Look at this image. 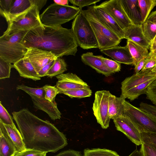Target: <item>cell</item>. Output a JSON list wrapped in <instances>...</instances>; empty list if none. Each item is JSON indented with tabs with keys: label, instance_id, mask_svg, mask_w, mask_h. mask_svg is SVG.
Instances as JSON below:
<instances>
[{
	"label": "cell",
	"instance_id": "cell-1",
	"mask_svg": "<svg viewBox=\"0 0 156 156\" xmlns=\"http://www.w3.org/2000/svg\"><path fill=\"white\" fill-rule=\"evenodd\" d=\"M26 149L55 153L68 144L64 134L53 124L38 118L27 109L12 112Z\"/></svg>",
	"mask_w": 156,
	"mask_h": 156
},
{
	"label": "cell",
	"instance_id": "cell-2",
	"mask_svg": "<svg viewBox=\"0 0 156 156\" xmlns=\"http://www.w3.org/2000/svg\"><path fill=\"white\" fill-rule=\"evenodd\" d=\"M21 43L26 48L33 47L51 52L58 58L75 56L78 45L71 29L61 26L44 25L27 31Z\"/></svg>",
	"mask_w": 156,
	"mask_h": 156
},
{
	"label": "cell",
	"instance_id": "cell-3",
	"mask_svg": "<svg viewBox=\"0 0 156 156\" xmlns=\"http://www.w3.org/2000/svg\"><path fill=\"white\" fill-rule=\"evenodd\" d=\"M81 9L75 6L62 5L54 3L43 12L40 15V19L45 26H60L74 19Z\"/></svg>",
	"mask_w": 156,
	"mask_h": 156
},
{
	"label": "cell",
	"instance_id": "cell-4",
	"mask_svg": "<svg viewBox=\"0 0 156 156\" xmlns=\"http://www.w3.org/2000/svg\"><path fill=\"white\" fill-rule=\"evenodd\" d=\"M25 31L0 37V58L11 63H15L25 55L27 48L21 43Z\"/></svg>",
	"mask_w": 156,
	"mask_h": 156
},
{
	"label": "cell",
	"instance_id": "cell-5",
	"mask_svg": "<svg viewBox=\"0 0 156 156\" xmlns=\"http://www.w3.org/2000/svg\"><path fill=\"white\" fill-rule=\"evenodd\" d=\"M82 11L93 30L100 50L117 46L120 43L121 40L97 17L90 6Z\"/></svg>",
	"mask_w": 156,
	"mask_h": 156
},
{
	"label": "cell",
	"instance_id": "cell-6",
	"mask_svg": "<svg viewBox=\"0 0 156 156\" xmlns=\"http://www.w3.org/2000/svg\"><path fill=\"white\" fill-rule=\"evenodd\" d=\"M71 30L78 46L84 49L98 48L93 30L82 9L73 20Z\"/></svg>",
	"mask_w": 156,
	"mask_h": 156
},
{
	"label": "cell",
	"instance_id": "cell-7",
	"mask_svg": "<svg viewBox=\"0 0 156 156\" xmlns=\"http://www.w3.org/2000/svg\"><path fill=\"white\" fill-rule=\"evenodd\" d=\"M124 114L135 124L141 133L156 134V120L153 117L125 100Z\"/></svg>",
	"mask_w": 156,
	"mask_h": 156
},
{
	"label": "cell",
	"instance_id": "cell-8",
	"mask_svg": "<svg viewBox=\"0 0 156 156\" xmlns=\"http://www.w3.org/2000/svg\"><path fill=\"white\" fill-rule=\"evenodd\" d=\"M40 11L34 5L22 19L8 24V27L2 36H5L21 31H29L37 27L44 25L41 21Z\"/></svg>",
	"mask_w": 156,
	"mask_h": 156
},
{
	"label": "cell",
	"instance_id": "cell-9",
	"mask_svg": "<svg viewBox=\"0 0 156 156\" xmlns=\"http://www.w3.org/2000/svg\"><path fill=\"white\" fill-rule=\"evenodd\" d=\"M110 93L109 91L99 90L95 94L92 109L98 122L104 129L109 126L110 120L108 114V100Z\"/></svg>",
	"mask_w": 156,
	"mask_h": 156
},
{
	"label": "cell",
	"instance_id": "cell-10",
	"mask_svg": "<svg viewBox=\"0 0 156 156\" xmlns=\"http://www.w3.org/2000/svg\"><path fill=\"white\" fill-rule=\"evenodd\" d=\"M113 120L118 130L123 133L136 145L139 146L142 144L141 132L128 117L123 115Z\"/></svg>",
	"mask_w": 156,
	"mask_h": 156
},
{
	"label": "cell",
	"instance_id": "cell-11",
	"mask_svg": "<svg viewBox=\"0 0 156 156\" xmlns=\"http://www.w3.org/2000/svg\"><path fill=\"white\" fill-rule=\"evenodd\" d=\"M99 5L112 16L123 30L133 24L124 11L120 0L106 1Z\"/></svg>",
	"mask_w": 156,
	"mask_h": 156
},
{
	"label": "cell",
	"instance_id": "cell-12",
	"mask_svg": "<svg viewBox=\"0 0 156 156\" xmlns=\"http://www.w3.org/2000/svg\"><path fill=\"white\" fill-rule=\"evenodd\" d=\"M23 57L30 61L38 73L44 66L57 58L51 52L33 47L27 48Z\"/></svg>",
	"mask_w": 156,
	"mask_h": 156
},
{
	"label": "cell",
	"instance_id": "cell-13",
	"mask_svg": "<svg viewBox=\"0 0 156 156\" xmlns=\"http://www.w3.org/2000/svg\"><path fill=\"white\" fill-rule=\"evenodd\" d=\"M34 5L30 0H14L9 11L1 15L9 24L24 17Z\"/></svg>",
	"mask_w": 156,
	"mask_h": 156
},
{
	"label": "cell",
	"instance_id": "cell-14",
	"mask_svg": "<svg viewBox=\"0 0 156 156\" xmlns=\"http://www.w3.org/2000/svg\"><path fill=\"white\" fill-rule=\"evenodd\" d=\"M56 76L58 79L56 87L59 90H71L89 87L85 82L75 74L62 73Z\"/></svg>",
	"mask_w": 156,
	"mask_h": 156
},
{
	"label": "cell",
	"instance_id": "cell-15",
	"mask_svg": "<svg viewBox=\"0 0 156 156\" xmlns=\"http://www.w3.org/2000/svg\"><path fill=\"white\" fill-rule=\"evenodd\" d=\"M97 17L121 39H124V32L112 16L103 8L98 5L90 6Z\"/></svg>",
	"mask_w": 156,
	"mask_h": 156
},
{
	"label": "cell",
	"instance_id": "cell-16",
	"mask_svg": "<svg viewBox=\"0 0 156 156\" xmlns=\"http://www.w3.org/2000/svg\"><path fill=\"white\" fill-rule=\"evenodd\" d=\"M34 108L41 110L47 113L50 118L54 121L60 119L61 113L58 110L55 101H50L45 98V95L37 96L30 94Z\"/></svg>",
	"mask_w": 156,
	"mask_h": 156
},
{
	"label": "cell",
	"instance_id": "cell-17",
	"mask_svg": "<svg viewBox=\"0 0 156 156\" xmlns=\"http://www.w3.org/2000/svg\"><path fill=\"white\" fill-rule=\"evenodd\" d=\"M104 54L109 56L116 62L129 65H133L134 61L127 44L125 46H116L100 50Z\"/></svg>",
	"mask_w": 156,
	"mask_h": 156
},
{
	"label": "cell",
	"instance_id": "cell-18",
	"mask_svg": "<svg viewBox=\"0 0 156 156\" xmlns=\"http://www.w3.org/2000/svg\"><path fill=\"white\" fill-rule=\"evenodd\" d=\"M156 79V73L151 70L140 71L137 74L126 78L121 83V93L151 80Z\"/></svg>",
	"mask_w": 156,
	"mask_h": 156
},
{
	"label": "cell",
	"instance_id": "cell-19",
	"mask_svg": "<svg viewBox=\"0 0 156 156\" xmlns=\"http://www.w3.org/2000/svg\"><path fill=\"white\" fill-rule=\"evenodd\" d=\"M0 132L15 147L17 152L26 149L21 134L16 126L5 125L0 121Z\"/></svg>",
	"mask_w": 156,
	"mask_h": 156
},
{
	"label": "cell",
	"instance_id": "cell-20",
	"mask_svg": "<svg viewBox=\"0 0 156 156\" xmlns=\"http://www.w3.org/2000/svg\"><path fill=\"white\" fill-rule=\"evenodd\" d=\"M123 30L124 39L132 41L147 50L150 49L151 42L144 34L142 25L133 24Z\"/></svg>",
	"mask_w": 156,
	"mask_h": 156
},
{
	"label": "cell",
	"instance_id": "cell-21",
	"mask_svg": "<svg viewBox=\"0 0 156 156\" xmlns=\"http://www.w3.org/2000/svg\"><path fill=\"white\" fill-rule=\"evenodd\" d=\"M82 61L95 69L98 73L108 77L113 73L105 65L101 55H95L91 52H87L81 56Z\"/></svg>",
	"mask_w": 156,
	"mask_h": 156
},
{
	"label": "cell",
	"instance_id": "cell-22",
	"mask_svg": "<svg viewBox=\"0 0 156 156\" xmlns=\"http://www.w3.org/2000/svg\"><path fill=\"white\" fill-rule=\"evenodd\" d=\"M13 65V68L16 69L20 76L35 81L41 80V77L32 64L24 57L14 63Z\"/></svg>",
	"mask_w": 156,
	"mask_h": 156
},
{
	"label": "cell",
	"instance_id": "cell-23",
	"mask_svg": "<svg viewBox=\"0 0 156 156\" xmlns=\"http://www.w3.org/2000/svg\"><path fill=\"white\" fill-rule=\"evenodd\" d=\"M127 16L134 24L141 25L142 20L137 0H120Z\"/></svg>",
	"mask_w": 156,
	"mask_h": 156
},
{
	"label": "cell",
	"instance_id": "cell-24",
	"mask_svg": "<svg viewBox=\"0 0 156 156\" xmlns=\"http://www.w3.org/2000/svg\"><path fill=\"white\" fill-rule=\"evenodd\" d=\"M126 98L121 95L118 97L110 93L108 100V114L114 119L124 114L123 102Z\"/></svg>",
	"mask_w": 156,
	"mask_h": 156
},
{
	"label": "cell",
	"instance_id": "cell-25",
	"mask_svg": "<svg viewBox=\"0 0 156 156\" xmlns=\"http://www.w3.org/2000/svg\"><path fill=\"white\" fill-rule=\"evenodd\" d=\"M126 44L133 58L134 66L139 61L146 58L149 53L148 50L130 40H127Z\"/></svg>",
	"mask_w": 156,
	"mask_h": 156
},
{
	"label": "cell",
	"instance_id": "cell-26",
	"mask_svg": "<svg viewBox=\"0 0 156 156\" xmlns=\"http://www.w3.org/2000/svg\"><path fill=\"white\" fill-rule=\"evenodd\" d=\"M154 80H150L131 88L121 93V95L133 101L137 98L140 95L145 94L147 88Z\"/></svg>",
	"mask_w": 156,
	"mask_h": 156
},
{
	"label": "cell",
	"instance_id": "cell-27",
	"mask_svg": "<svg viewBox=\"0 0 156 156\" xmlns=\"http://www.w3.org/2000/svg\"><path fill=\"white\" fill-rule=\"evenodd\" d=\"M67 65L65 60L60 58H58L53 62L47 73L46 76L51 78L62 74L67 70Z\"/></svg>",
	"mask_w": 156,
	"mask_h": 156
},
{
	"label": "cell",
	"instance_id": "cell-28",
	"mask_svg": "<svg viewBox=\"0 0 156 156\" xmlns=\"http://www.w3.org/2000/svg\"><path fill=\"white\" fill-rule=\"evenodd\" d=\"M17 152L15 147L0 132V156H14Z\"/></svg>",
	"mask_w": 156,
	"mask_h": 156
},
{
	"label": "cell",
	"instance_id": "cell-29",
	"mask_svg": "<svg viewBox=\"0 0 156 156\" xmlns=\"http://www.w3.org/2000/svg\"><path fill=\"white\" fill-rule=\"evenodd\" d=\"M138 3L143 23L146 21L151 10L156 6V0H138Z\"/></svg>",
	"mask_w": 156,
	"mask_h": 156
},
{
	"label": "cell",
	"instance_id": "cell-30",
	"mask_svg": "<svg viewBox=\"0 0 156 156\" xmlns=\"http://www.w3.org/2000/svg\"><path fill=\"white\" fill-rule=\"evenodd\" d=\"M142 27L144 34L151 44L156 36V20H146Z\"/></svg>",
	"mask_w": 156,
	"mask_h": 156
},
{
	"label": "cell",
	"instance_id": "cell-31",
	"mask_svg": "<svg viewBox=\"0 0 156 156\" xmlns=\"http://www.w3.org/2000/svg\"><path fill=\"white\" fill-rule=\"evenodd\" d=\"M59 94L66 95L71 98H81L90 97L92 92L89 87L71 90H59Z\"/></svg>",
	"mask_w": 156,
	"mask_h": 156
},
{
	"label": "cell",
	"instance_id": "cell-32",
	"mask_svg": "<svg viewBox=\"0 0 156 156\" xmlns=\"http://www.w3.org/2000/svg\"><path fill=\"white\" fill-rule=\"evenodd\" d=\"M83 156H120L114 151L106 149H87L84 151Z\"/></svg>",
	"mask_w": 156,
	"mask_h": 156
},
{
	"label": "cell",
	"instance_id": "cell-33",
	"mask_svg": "<svg viewBox=\"0 0 156 156\" xmlns=\"http://www.w3.org/2000/svg\"><path fill=\"white\" fill-rule=\"evenodd\" d=\"M13 65L11 63L0 58V79L9 78L11 69Z\"/></svg>",
	"mask_w": 156,
	"mask_h": 156
},
{
	"label": "cell",
	"instance_id": "cell-34",
	"mask_svg": "<svg viewBox=\"0 0 156 156\" xmlns=\"http://www.w3.org/2000/svg\"><path fill=\"white\" fill-rule=\"evenodd\" d=\"M0 121L5 125L16 126L12 117L2 104L1 101L0 102Z\"/></svg>",
	"mask_w": 156,
	"mask_h": 156
},
{
	"label": "cell",
	"instance_id": "cell-35",
	"mask_svg": "<svg viewBox=\"0 0 156 156\" xmlns=\"http://www.w3.org/2000/svg\"><path fill=\"white\" fill-rule=\"evenodd\" d=\"M45 92V98L50 101H55L56 95L59 94L58 89L56 86L46 85L43 87Z\"/></svg>",
	"mask_w": 156,
	"mask_h": 156
},
{
	"label": "cell",
	"instance_id": "cell-36",
	"mask_svg": "<svg viewBox=\"0 0 156 156\" xmlns=\"http://www.w3.org/2000/svg\"><path fill=\"white\" fill-rule=\"evenodd\" d=\"M156 65V54L149 52L146 58V61L144 67L141 71L144 72L147 70H151Z\"/></svg>",
	"mask_w": 156,
	"mask_h": 156
},
{
	"label": "cell",
	"instance_id": "cell-37",
	"mask_svg": "<svg viewBox=\"0 0 156 156\" xmlns=\"http://www.w3.org/2000/svg\"><path fill=\"white\" fill-rule=\"evenodd\" d=\"M101 58L106 66L113 73L120 71L121 65L115 61L104 58L101 55Z\"/></svg>",
	"mask_w": 156,
	"mask_h": 156
},
{
	"label": "cell",
	"instance_id": "cell-38",
	"mask_svg": "<svg viewBox=\"0 0 156 156\" xmlns=\"http://www.w3.org/2000/svg\"><path fill=\"white\" fill-rule=\"evenodd\" d=\"M47 153L40 151L30 149L17 152L14 156H47Z\"/></svg>",
	"mask_w": 156,
	"mask_h": 156
},
{
	"label": "cell",
	"instance_id": "cell-39",
	"mask_svg": "<svg viewBox=\"0 0 156 156\" xmlns=\"http://www.w3.org/2000/svg\"><path fill=\"white\" fill-rule=\"evenodd\" d=\"M140 149L143 156H156V148L150 144L143 143Z\"/></svg>",
	"mask_w": 156,
	"mask_h": 156
},
{
	"label": "cell",
	"instance_id": "cell-40",
	"mask_svg": "<svg viewBox=\"0 0 156 156\" xmlns=\"http://www.w3.org/2000/svg\"><path fill=\"white\" fill-rule=\"evenodd\" d=\"M139 108L153 117L156 120V105H152L141 102L140 104Z\"/></svg>",
	"mask_w": 156,
	"mask_h": 156
},
{
	"label": "cell",
	"instance_id": "cell-41",
	"mask_svg": "<svg viewBox=\"0 0 156 156\" xmlns=\"http://www.w3.org/2000/svg\"><path fill=\"white\" fill-rule=\"evenodd\" d=\"M141 134L143 143L150 144L156 148V134L142 132Z\"/></svg>",
	"mask_w": 156,
	"mask_h": 156
},
{
	"label": "cell",
	"instance_id": "cell-42",
	"mask_svg": "<svg viewBox=\"0 0 156 156\" xmlns=\"http://www.w3.org/2000/svg\"><path fill=\"white\" fill-rule=\"evenodd\" d=\"M101 0H69V2L73 5L82 8L90 5L95 4Z\"/></svg>",
	"mask_w": 156,
	"mask_h": 156
},
{
	"label": "cell",
	"instance_id": "cell-43",
	"mask_svg": "<svg viewBox=\"0 0 156 156\" xmlns=\"http://www.w3.org/2000/svg\"><path fill=\"white\" fill-rule=\"evenodd\" d=\"M14 0H0L1 15L8 13L10 10Z\"/></svg>",
	"mask_w": 156,
	"mask_h": 156
},
{
	"label": "cell",
	"instance_id": "cell-44",
	"mask_svg": "<svg viewBox=\"0 0 156 156\" xmlns=\"http://www.w3.org/2000/svg\"><path fill=\"white\" fill-rule=\"evenodd\" d=\"M55 156H82L80 152L73 150L62 151Z\"/></svg>",
	"mask_w": 156,
	"mask_h": 156
},
{
	"label": "cell",
	"instance_id": "cell-45",
	"mask_svg": "<svg viewBox=\"0 0 156 156\" xmlns=\"http://www.w3.org/2000/svg\"><path fill=\"white\" fill-rule=\"evenodd\" d=\"M145 94L146 96L156 95V79L148 86Z\"/></svg>",
	"mask_w": 156,
	"mask_h": 156
},
{
	"label": "cell",
	"instance_id": "cell-46",
	"mask_svg": "<svg viewBox=\"0 0 156 156\" xmlns=\"http://www.w3.org/2000/svg\"><path fill=\"white\" fill-rule=\"evenodd\" d=\"M54 61L49 62L47 65L43 67L38 73L39 76L40 77H42L46 76V74L51 66L52 64Z\"/></svg>",
	"mask_w": 156,
	"mask_h": 156
},
{
	"label": "cell",
	"instance_id": "cell-47",
	"mask_svg": "<svg viewBox=\"0 0 156 156\" xmlns=\"http://www.w3.org/2000/svg\"><path fill=\"white\" fill-rule=\"evenodd\" d=\"M146 58L138 62L135 66L134 69L136 74L139 73L143 69L145 63Z\"/></svg>",
	"mask_w": 156,
	"mask_h": 156
},
{
	"label": "cell",
	"instance_id": "cell-48",
	"mask_svg": "<svg viewBox=\"0 0 156 156\" xmlns=\"http://www.w3.org/2000/svg\"><path fill=\"white\" fill-rule=\"evenodd\" d=\"M32 3L37 6L40 11L46 4L47 0H30Z\"/></svg>",
	"mask_w": 156,
	"mask_h": 156
},
{
	"label": "cell",
	"instance_id": "cell-49",
	"mask_svg": "<svg viewBox=\"0 0 156 156\" xmlns=\"http://www.w3.org/2000/svg\"><path fill=\"white\" fill-rule=\"evenodd\" d=\"M54 3L62 5H69V1L68 0H54Z\"/></svg>",
	"mask_w": 156,
	"mask_h": 156
},
{
	"label": "cell",
	"instance_id": "cell-50",
	"mask_svg": "<svg viewBox=\"0 0 156 156\" xmlns=\"http://www.w3.org/2000/svg\"><path fill=\"white\" fill-rule=\"evenodd\" d=\"M128 156H143L141 150L136 149Z\"/></svg>",
	"mask_w": 156,
	"mask_h": 156
},
{
	"label": "cell",
	"instance_id": "cell-51",
	"mask_svg": "<svg viewBox=\"0 0 156 156\" xmlns=\"http://www.w3.org/2000/svg\"><path fill=\"white\" fill-rule=\"evenodd\" d=\"M156 20V10L150 13L146 20Z\"/></svg>",
	"mask_w": 156,
	"mask_h": 156
},
{
	"label": "cell",
	"instance_id": "cell-52",
	"mask_svg": "<svg viewBox=\"0 0 156 156\" xmlns=\"http://www.w3.org/2000/svg\"><path fill=\"white\" fill-rule=\"evenodd\" d=\"M150 52L153 54H156V44L150 46Z\"/></svg>",
	"mask_w": 156,
	"mask_h": 156
},
{
	"label": "cell",
	"instance_id": "cell-53",
	"mask_svg": "<svg viewBox=\"0 0 156 156\" xmlns=\"http://www.w3.org/2000/svg\"><path fill=\"white\" fill-rule=\"evenodd\" d=\"M156 44V36L155 37L154 41L152 42L151 44V46L154 45Z\"/></svg>",
	"mask_w": 156,
	"mask_h": 156
},
{
	"label": "cell",
	"instance_id": "cell-54",
	"mask_svg": "<svg viewBox=\"0 0 156 156\" xmlns=\"http://www.w3.org/2000/svg\"><path fill=\"white\" fill-rule=\"evenodd\" d=\"M151 71L153 73H156V65L154 68L152 69Z\"/></svg>",
	"mask_w": 156,
	"mask_h": 156
}]
</instances>
